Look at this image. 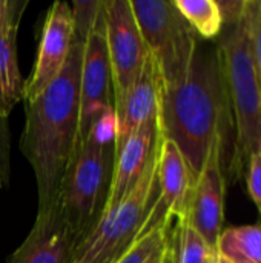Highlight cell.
<instances>
[{
	"instance_id": "7a4b0ae2",
	"label": "cell",
	"mask_w": 261,
	"mask_h": 263,
	"mask_svg": "<svg viewBox=\"0 0 261 263\" xmlns=\"http://www.w3.org/2000/svg\"><path fill=\"white\" fill-rule=\"evenodd\" d=\"M83 51L85 42L74 39L58 77L35 100L25 102L20 151L35 176L37 211L58 205L63 179L77 153Z\"/></svg>"
},
{
	"instance_id": "5b68a950",
	"label": "cell",
	"mask_w": 261,
	"mask_h": 263,
	"mask_svg": "<svg viewBox=\"0 0 261 263\" xmlns=\"http://www.w3.org/2000/svg\"><path fill=\"white\" fill-rule=\"evenodd\" d=\"M158 154L160 149L134 190L106 210L91 234L77 245L74 263H115L137 240L157 199Z\"/></svg>"
},
{
	"instance_id": "2e32d148",
	"label": "cell",
	"mask_w": 261,
	"mask_h": 263,
	"mask_svg": "<svg viewBox=\"0 0 261 263\" xmlns=\"http://www.w3.org/2000/svg\"><path fill=\"white\" fill-rule=\"evenodd\" d=\"M215 253L232 263H261V222L222 231Z\"/></svg>"
},
{
	"instance_id": "ffe728a7",
	"label": "cell",
	"mask_w": 261,
	"mask_h": 263,
	"mask_svg": "<svg viewBox=\"0 0 261 263\" xmlns=\"http://www.w3.org/2000/svg\"><path fill=\"white\" fill-rule=\"evenodd\" d=\"M102 9V2H74L72 18H74V39L86 42L89 32L92 31L98 12Z\"/></svg>"
},
{
	"instance_id": "44dd1931",
	"label": "cell",
	"mask_w": 261,
	"mask_h": 263,
	"mask_svg": "<svg viewBox=\"0 0 261 263\" xmlns=\"http://www.w3.org/2000/svg\"><path fill=\"white\" fill-rule=\"evenodd\" d=\"M28 0H0V32L17 34Z\"/></svg>"
},
{
	"instance_id": "f1b7e54d",
	"label": "cell",
	"mask_w": 261,
	"mask_h": 263,
	"mask_svg": "<svg viewBox=\"0 0 261 263\" xmlns=\"http://www.w3.org/2000/svg\"><path fill=\"white\" fill-rule=\"evenodd\" d=\"M214 262H215V254H214V256H212L211 259H208V260H206L205 263H214Z\"/></svg>"
},
{
	"instance_id": "484cf974",
	"label": "cell",
	"mask_w": 261,
	"mask_h": 263,
	"mask_svg": "<svg viewBox=\"0 0 261 263\" xmlns=\"http://www.w3.org/2000/svg\"><path fill=\"white\" fill-rule=\"evenodd\" d=\"M160 263H175V253H174V247H172V240H171V236L169 234H168L166 247L163 250L162 262Z\"/></svg>"
},
{
	"instance_id": "7402d4cb",
	"label": "cell",
	"mask_w": 261,
	"mask_h": 263,
	"mask_svg": "<svg viewBox=\"0 0 261 263\" xmlns=\"http://www.w3.org/2000/svg\"><path fill=\"white\" fill-rule=\"evenodd\" d=\"M11 177V137L8 119L0 114V188L9 185Z\"/></svg>"
},
{
	"instance_id": "cb8c5ba5",
	"label": "cell",
	"mask_w": 261,
	"mask_h": 263,
	"mask_svg": "<svg viewBox=\"0 0 261 263\" xmlns=\"http://www.w3.org/2000/svg\"><path fill=\"white\" fill-rule=\"evenodd\" d=\"M252 48H254L255 68H257L261 85V0H257L255 14H254V23H252Z\"/></svg>"
},
{
	"instance_id": "e0dca14e",
	"label": "cell",
	"mask_w": 261,
	"mask_h": 263,
	"mask_svg": "<svg viewBox=\"0 0 261 263\" xmlns=\"http://www.w3.org/2000/svg\"><path fill=\"white\" fill-rule=\"evenodd\" d=\"M172 3L202 39L211 40L222 35L223 17L215 0H174Z\"/></svg>"
},
{
	"instance_id": "4fadbf2b",
	"label": "cell",
	"mask_w": 261,
	"mask_h": 263,
	"mask_svg": "<svg viewBox=\"0 0 261 263\" xmlns=\"http://www.w3.org/2000/svg\"><path fill=\"white\" fill-rule=\"evenodd\" d=\"M162 145L158 114L146 120L115 156L114 176L106 210L122 202L137 185ZM105 210V211H106Z\"/></svg>"
},
{
	"instance_id": "4316f807",
	"label": "cell",
	"mask_w": 261,
	"mask_h": 263,
	"mask_svg": "<svg viewBox=\"0 0 261 263\" xmlns=\"http://www.w3.org/2000/svg\"><path fill=\"white\" fill-rule=\"evenodd\" d=\"M165 247H166V245H165ZM163 250H165V248H163ZM163 250H162V251H160V253H158L157 256H154V257H152V260H151L149 263H160V262H162V254H163Z\"/></svg>"
},
{
	"instance_id": "6da1fadb",
	"label": "cell",
	"mask_w": 261,
	"mask_h": 263,
	"mask_svg": "<svg viewBox=\"0 0 261 263\" xmlns=\"http://www.w3.org/2000/svg\"><path fill=\"white\" fill-rule=\"evenodd\" d=\"M158 125L162 137L182 153L192 188L217 140L222 142L223 160L228 133L234 140V125L217 46L198 43L186 77L172 88H160Z\"/></svg>"
},
{
	"instance_id": "8fae6325",
	"label": "cell",
	"mask_w": 261,
	"mask_h": 263,
	"mask_svg": "<svg viewBox=\"0 0 261 263\" xmlns=\"http://www.w3.org/2000/svg\"><path fill=\"white\" fill-rule=\"evenodd\" d=\"M225 191L226 179L222 170V142L217 140L192 188L189 210L185 217L212 251H215L217 240L223 231Z\"/></svg>"
},
{
	"instance_id": "d6986e66",
	"label": "cell",
	"mask_w": 261,
	"mask_h": 263,
	"mask_svg": "<svg viewBox=\"0 0 261 263\" xmlns=\"http://www.w3.org/2000/svg\"><path fill=\"white\" fill-rule=\"evenodd\" d=\"M169 228H155L138 237L115 263H149L166 245Z\"/></svg>"
},
{
	"instance_id": "f546056e",
	"label": "cell",
	"mask_w": 261,
	"mask_h": 263,
	"mask_svg": "<svg viewBox=\"0 0 261 263\" xmlns=\"http://www.w3.org/2000/svg\"><path fill=\"white\" fill-rule=\"evenodd\" d=\"M257 153L261 156V140H260V143H258V151H257Z\"/></svg>"
},
{
	"instance_id": "277c9868",
	"label": "cell",
	"mask_w": 261,
	"mask_h": 263,
	"mask_svg": "<svg viewBox=\"0 0 261 263\" xmlns=\"http://www.w3.org/2000/svg\"><path fill=\"white\" fill-rule=\"evenodd\" d=\"M115 114L95 125L62 183L58 206L77 245L91 234L106 210L115 165Z\"/></svg>"
},
{
	"instance_id": "9c48e42d",
	"label": "cell",
	"mask_w": 261,
	"mask_h": 263,
	"mask_svg": "<svg viewBox=\"0 0 261 263\" xmlns=\"http://www.w3.org/2000/svg\"><path fill=\"white\" fill-rule=\"evenodd\" d=\"M191 194L192 180L182 153L171 140L162 137L157 166V199L138 237L155 228H169L172 219H185Z\"/></svg>"
},
{
	"instance_id": "603a6c76",
	"label": "cell",
	"mask_w": 261,
	"mask_h": 263,
	"mask_svg": "<svg viewBox=\"0 0 261 263\" xmlns=\"http://www.w3.org/2000/svg\"><path fill=\"white\" fill-rule=\"evenodd\" d=\"M246 180L249 196L261 214V156L258 153H255L249 159V163L246 166Z\"/></svg>"
},
{
	"instance_id": "83f0119b",
	"label": "cell",
	"mask_w": 261,
	"mask_h": 263,
	"mask_svg": "<svg viewBox=\"0 0 261 263\" xmlns=\"http://www.w3.org/2000/svg\"><path fill=\"white\" fill-rule=\"evenodd\" d=\"M214 263H232V262L226 260L225 257H222V256H218V254L215 253V262H214Z\"/></svg>"
},
{
	"instance_id": "8992f818",
	"label": "cell",
	"mask_w": 261,
	"mask_h": 263,
	"mask_svg": "<svg viewBox=\"0 0 261 263\" xmlns=\"http://www.w3.org/2000/svg\"><path fill=\"white\" fill-rule=\"evenodd\" d=\"M131 6L155 65L160 88L178 85L188 74L198 45L197 34L168 0H131Z\"/></svg>"
},
{
	"instance_id": "d4e9b609",
	"label": "cell",
	"mask_w": 261,
	"mask_h": 263,
	"mask_svg": "<svg viewBox=\"0 0 261 263\" xmlns=\"http://www.w3.org/2000/svg\"><path fill=\"white\" fill-rule=\"evenodd\" d=\"M246 0H217L222 17H223V28L225 26H231L234 25L245 6Z\"/></svg>"
},
{
	"instance_id": "5bb4252c",
	"label": "cell",
	"mask_w": 261,
	"mask_h": 263,
	"mask_svg": "<svg viewBox=\"0 0 261 263\" xmlns=\"http://www.w3.org/2000/svg\"><path fill=\"white\" fill-rule=\"evenodd\" d=\"M158 94H160V80L155 69V65L148 55L146 63L131 86L120 112L115 116V156L125 146L128 139L151 117L158 114Z\"/></svg>"
},
{
	"instance_id": "52a82bcc",
	"label": "cell",
	"mask_w": 261,
	"mask_h": 263,
	"mask_svg": "<svg viewBox=\"0 0 261 263\" xmlns=\"http://www.w3.org/2000/svg\"><path fill=\"white\" fill-rule=\"evenodd\" d=\"M103 15L112 76V102L117 116L149 52L142 39L131 0H103Z\"/></svg>"
},
{
	"instance_id": "9a60e30c",
	"label": "cell",
	"mask_w": 261,
	"mask_h": 263,
	"mask_svg": "<svg viewBox=\"0 0 261 263\" xmlns=\"http://www.w3.org/2000/svg\"><path fill=\"white\" fill-rule=\"evenodd\" d=\"M14 32H0V114L8 119L14 106L23 100L25 82L22 79Z\"/></svg>"
},
{
	"instance_id": "3957f363",
	"label": "cell",
	"mask_w": 261,
	"mask_h": 263,
	"mask_svg": "<svg viewBox=\"0 0 261 263\" xmlns=\"http://www.w3.org/2000/svg\"><path fill=\"white\" fill-rule=\"evenodd\" d=\"M257 0H246L238 20L225 26L215 45L234 125V151L225 177L246 173L261 140V85L252 48V23Z\"/></svg>"
},
{
	"instance_id": "ac0fdd59",
	"label": "cell",
	"mask_w": 261,
	"mask_h": 263,
	"mask_svg": "<svg viewBox=\"0 0 261 263\" xmlns=\"http://www.w3.org/2000/svg\"><path fill=\"white\" fill-rule=\"evenodd\" d=\"M169 236L175 253V263H205L215 254L186 219L177 220V228Z\"/></svg>"
},
{
	"instance_id": "7c38bea8",
	"label": "cell",
	"mask_w": 261,
	"mask_h": 263,
	"mask_svg": "<svg viewBox=\"0 0 261 263\" xmlns=\"http://www.w3.org/2000/svg\"><path fill=\"white\" fill-rule=\"evenodd\" d=\"M77 242L60 206L37 211L35 222L6 263H74Z\"/></svg>"
},
{
	"instance_id": "30bf717a",
	"label": "cell",
	"mask_w": 261,
	"mask_h": 263,
	"mask_svg": "<svg viewBox=\"0 0 261 263\" xmlns=\"http://www.w3.org/2000/svg\"><path fill=\"white\" fill-rule=\"evenodd\" d=\"M72 40V9L66 2H54L43 23L34 69L25 83L23 102L35 100L58 77L68 60Z\"/></svg>"
},
{
	"instance_id": "ba28073f",
	"label": "cell",
	"mask_w": 261,
	"mask_h": 263,
	"mask_svg": "<svg viewBox=\"0 0 261 263\" xmlns=\"http://www.w3.org/2000/svg\"><path fill=\"white\" fill-rule=\"evenodd\" d=\"M115 114L112 102V76L106 45V26L102 9L92 31L85 42L80 72V114L77 149L85 145L95 125Z\"/></svg>"
}]
</instances>
